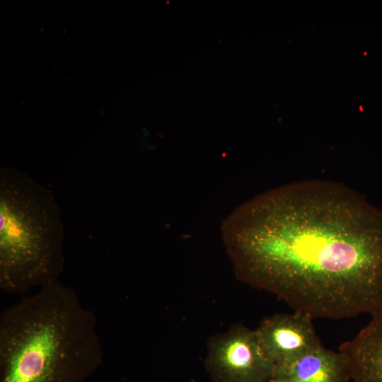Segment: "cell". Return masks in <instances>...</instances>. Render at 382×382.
<instances>
[{
  "label": "cell",
  "mask_w": 382,
  "mask_h": 382,
  "mask_svg": "<svg viewBox=\"0 0 382 382\" xmlns=\"http://www.w3.org/2000/svg\"><path fill=\"white\" fill-rule=\"evenodd\" d=\"M204 364L212 382H265L275 371L255 330L242 324L209 340Z\"/></svg>",
  "instance_id": "obj_4"
},
{
  "label": "cell",
  "mask_w": 382,
  "mask_h": 382,
  "mask_svg": "<svg viewBox=\"0 0 382 382\" xmlns=\"http://www.w3.org/2000/svg\"><path fill=\"white\" fill-rule=\"evenodd\" d=\"M308 314L294 311L263 319L255 330L264 355L275 368L321 345Z\"/></svg>",
  "instance_id": "obj_5"
},
{
  "label": "cell",
  "mask_w": 382,
  "mask_h": 382,
  "mask_svg": "<svg viewBox=\"0 0 382 382\" xmlns=\"http://www.w3.org/2000/svg\"><path fill=\"white\" fill-rule=\"evenodd\" d=\"M339 351L347 359L352 382H382V310Z\"/></svg>",
  "instance_id": "obj_7"
},
{
  "label": "cell",
  "mask_w": 382,
  "mask_h": 382,
  "mask_svg": "<svg viewBox=\"0 0 382 382\" xmlns=\"http://www.w3.org/2000/svg\"><path fill=\"white\" fill-rule=\"evenodd\" d=\"M64 227L50 189L14 167L0 168V289L23 294L59 281Z\"/></svg>",
  "instance_id": "obj_3"
},
{
  "label": "cell",
  "mask_w": 382,
  "mask_h": 382,
  "mask_svg": "<svg viewBox=\"0 0 382 382\" xmlns=\"http://www.w3.org/2000/svg\"><path fill=\"white\" fill-rule=\"evenodd\" d=\"M236 276L314 318L382 310V209L338 183L262 193L222 227Z\"/></svg>",
  "instance_id": "obj_1"
},
{
  "label": "cell",
  "mask_w": 382,
  "mask_h": 382,
  "mask_svg": "<svg viewBox=\"0 0 382 382\" xmlns=\"http://www.w3.org/2000/svg\"><path fill=\"white\" fill-rule=\"evenodd\" d=\"M103 358L93 311L59 281L0 315V382H86Z\"/></svg>",
  "instance_id": "obj_2"
},
{
  "label": "cell",
  "mask_w": 382,
  "mask_h": 382,
  "mask_svg": "<svg viewBox=\"0 0 382 382\" xmlns=\"http://www.w3.org/2000/svg\"><path fill=\"white\" fill-rule=\"evenodd\" d=\"M273 378L279 382H349L351 374L345 356L321 345L276 367Z\"/></svg>",
  "instance_id": "obj_6"
},
{
  "label": "cell",
  "mask_w": 382,
  "mask_h": 382,
  "mask_svg": "<svg viewBox=\"0 0 382 382\" xmlns=\"http://www.w3.org/2000/svg\"><path fill=\"white\" fill-rule=\"evenodd\" d=\"M265 382H279V381H277L274 378H272V379H270V380H268V381H267Z\"/></svg>",
  "instance_id": "obj_8"
}]
</instances>
